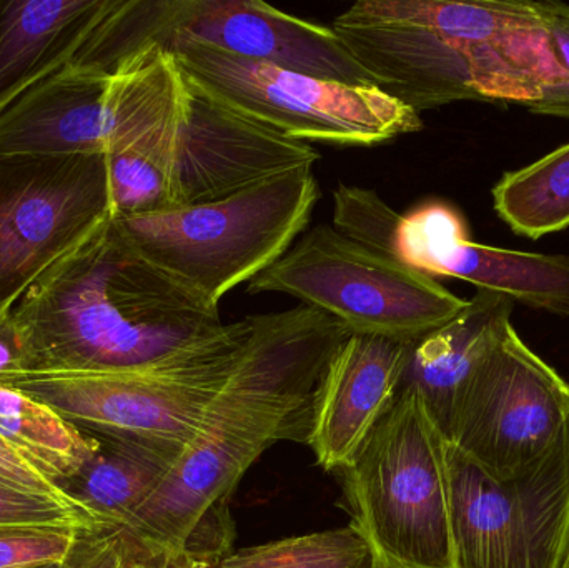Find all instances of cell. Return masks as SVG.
Returning a JSON list of instances; mask_svg holds the SVG:
<instances>
[{
	"instance_id": "cell-1",
	"label": "cell",
	"mask_w": 569,
	"mask_h": 568,
	"mask_svg": "<svg viewBox=\"0 0 569 568\" xmlns=\"http://www.w3.org/2000/svg\"><path fill=\"white\" fill-rule=\"evenodd\" d=\"M350 330L300 306L253 316L232 376L166 479L120 527L127 556L176 568H216L233 542L230 497L282 440L307 442L321 373Z\"/></svg>"
},
{
	"instance_id": "cell-2",
	"label": "cell",
	"mask_w": 569,
	"mask_h": 568,
	"mask_svg": "<svg viewBox=\"0 0 569 568\" xmlns=\"http://www.w3.org/2000/svg\"><path fill=\"white\" fill-rule=\"evenodd\" d=\"M23 373H152L239 342L252 319L219 307L153 266L116 220L53 263L12 312Z\"/></svg>"
},
{
	"instance_id": "cell-3",
	"label": "cell",
	"mask_w": 569,
	"mask_h": 568,
	"mask_svg": "<svg viewBox=\"0 0 569 568\" xmlns=\"http://www.w3.org/2000/svg\"><path fill=\"white\" fill-rule=\"evenodd\" d=\"M331 29L418 113L461 100L528 107L563 79L530 0H360Z\"/></svg>"
},
{
	"instance_id": "cell-4",
	"label": "cell",
	"mask_w": 569,
	"mask_h": 568,
	"mask_svg": "<svg viewBox=\"0 0 569 568\" xmlns=\"http://www.w3.org/2000/svg\"><path fill=\"white\" fill-rule=\"evenodd\" d=\"M182 76L172 119L107 156L113 219L213 202L320 159L313 147L252 122Z\"/></svg>"
},
{
	"instance_id": "cell-5",
	"label": "cell",
	"mask_w": 569,
	"mask_h": 568,
	"mask_svg": "<svg viewBox=\"0 0 569 568\" xmlns=\"http://www.w3.org/2000/svg\"><path fill=\"white\" fill-rule=\"evenodd\" d=\"M447 449L420 397L400 390L340 467L350 526L371 566L457 568Z\"/></svg>"
},
{
	"instance_id": "cell-6",
	"label": "cell",
	"mask_w": 569,
	"mask_h": 568,
	"mask_svg": "<svg viewBox=\"0 0 569 568\" xmlns=\"http://www.w3.org/2000/svg\"><path fill=\"white\" fill-rule=\"evenodd\" d=\"M317 200L313 167H303L213 202L113 220L153 266L219 307L293 246Z\"/></svg>"
},
{
	"instance_id": "cell-7",
	"label": "cell",
	"mask_w": 569,
	"mask_h": 568,
	"mask_svg": "<svg viewBox=\"0 0 569 568\" xmlns=\"http://www.w3.org/2000/svg\"><path fill=\"white\" fill-rule=\"evenodd\" d=\"M183 76L160 43L113 76L69 66L0 113V153L110 156L162 129L180 102Z\"/></svg>"
},
{
	"instance_id": "cell-8",
	"label": "cell",
	"mask_w": 569,
	"mask_h": 568,
	"mask_svg": "<svg viewBox=\"0 0 569 568\" xmlns=\"http://www.w3.org/2000/svg\"><path fill=\"white\" fill-rule=\"evenodd\" d=\"M247 290L284 293L350 333L405 342L440 329L468 303L433 277L363 249L328 223L308 230Z\"/></svg>"
},
{
	"instance_id": "cell-9",
	"label": "cell",
	"mask_w": 569,
	"mask_h": 568,
	"mask_svg": "<svg viewBox=\"0 0 569 568\" xmlns=\"http://www.w3.org/2000/svg\"><path fill=\"white\" fill-rule=\"evenodd\" d=\"M213 99L284 139L377 146L423 129L420 113L377 86H348L196 42L167 47Z\"/></svg>"
},
{
	"instance_id": "cell-10",
	"label": "cell",
	"mask_w": 569,
	"mask_h": 568,
	"mask_svg": "<svg viewBox=\"0 0 569 568\" xmlns=\"http://www.w3.org/2000/svg\"><path fill=\"white\" fill-rule=\"evenodd\" d=\"M457 568H563L569 556V422L557 446L497 479L448 444Z\"/></svg>"
},
{
	"instance_id": "cell-11",
	"label": "cell",
	"mask_w": 569,
	"mask_h": 568,
	"mask_svg": "<svg viewBox=\"0 0 569 568\" xmlns=\"http://www.w3.org/2000/svg\"><path fill=\"white\" fill-rule=\"evenodd\" d=\"M109 219L107 156L0 153V317Z\"/></svg>"
},
{
	"instance_id": "cell-12",
	"label": "cell",
	"mask_w": 569,
	"mask_h": 568,
	"mask_svg": "<svg viewBox=\"0 0 569 568\" xmlns=\"http://www.w3.org/2000/svg\"><path fill=\"white\" fill-rule=\"evenodd\" d=\"M249 332L227 349L152 373H26L2 386L46 403L86 432L186 447L226 386Z\"/></svg>"
},
{
	"instance_id": "cell-13",
	"label": "cell",
	"mask_w": 569,
	"mask_h": 568,
	"mask_svg": "<svg viewBox=\"0 0 569 568\" xmlns=\"http://www.w3.org/2000/svg\"><path fill=\"white\" fill-rule=\"evenodd\" d=\"M569 422V383L511 326L465 389L448 444L507 479L547 456Z\"/></svg>"
},
{
	"instance_id": "cell-14",
	"label": "cell",
	"mask_w": 569,
	"mask_h": 568,
	"mask_svg": "<svg viewBox=\"0 0 569 568\" xmlns=\"http://www.w3.org/2000/svg\"><path fill=\"white\" fill-rule=\"evenodd\" d=\"M196 42L348 86H377L331 27L262 0H160L157 43ZM378 87V86H377Z\"/></svg>"
},
{
	"instance_id": "cell-15",
	"label": "cell",
	"mask_w": 569,
	"mask_h": 568,
	"mask_svg": "<svg viewBox=\"0 0 569 568\" xmlns=\"http://www.w3.org/2000/svg\"><path fill=\"white\" fill-rule=\"evenodd\" d=\"M391 257L433 279L463 280L478 292L569 319V256L473 242L463 216L448 203H423L401 216Z\"/></svg>"
},
{
	"instance_id": "cell-16",
	"label": "cell",
	"mask_w": 569,
	"mask_h": 568,
	"mask_svg": "<svg viewBox=\"0 0 569 568\" xmlns=\"http://www.w3.org/2000/svg\"><path fill=\"white\" fill-rule=\"evenodd\" d=\"M411 342L350 333L335 350L318 382L307 440L321 469L340 470L390 409Z\"/></svg>"
},
{
	"instance_id": "cell-17",
	"label": "cell",
	"mask_w": 569,
	"mask_h": 568,
	"mask_svg": "<svg viewBox=\"0 0 569 568\" xmlns=\"http://www.w3.org/2000/svg\"><path fill=\"white\" fill-rule=\"evenodd\" d=\"M513 300L478 292L440 329L413 340L400 390L417 393L445 439L471 377L513 323Z\"/></svg>"
},
{
	"instance_id": "cell-18",
	"label": "cell",
	"mask_w": 569,
	"mask_h": 568,
	"mask_svg": "<svg viewBox=\"0 0 569 568\" xmlns=\"http://www.w3.org/2000/svg\"><path fill=\"white\" fill-rule=\"evenodd\" d=\"M110 0L0 2V113L72 62Z\"/></svg>"
},
{
	"instance_id": "cell-19",
	"label": "cell",
	"mask_w": 569,
	"mask_h": 568,
	"mask_svg": "<svg viewBox=\"0 0 569 568\" xmlns=\"http://www.w3.org/2000/svg\"><path fill=\"white\" fill-rule=\"evenodd\" d=\"M87 434L96 439V449L60 489L102 529H120L156 492L182 447L116 434Z\"/></svg>"
},
{
	"instance_id": "cell-20",
	"label": "cell",
	"mask_w": 569,
	"mask_h": 568,
	"mask_svg": "<svg viewBox=\"0 0 569 568\" xmlns=\"http://www.w3.org/2000/svg\"><path fill=\"white\" fill-rule=\"evenodd\" d=\"M0 439L22 454L57 486L76 476L96 449V439L63 420L46 403L0 383Z\"/></svg>"
},
{
	"instance_id": "cell-21",
	"label": "cell",
	"mask_w": 569,
	"mask_h": 568,
	"mask_svg": "<svg viewBox=\"0 0 569 568\" xmlns=\"http://www.w3.org/2000/svg\"><path fill=\"white\" fill-rule=\"evenodd\" d=\"M493 207L518 236L537 240L569 227V143L493 187Z\"/></svg>"
},
{
	"instance_id": "cell-22",
	"label": "cell",
	"mask_w": 569,
	"mask_h": 568,
	"mask_svg": "<svg viewBox=\"0 0 569 568\" xmlns=\"http://www.w3.org/2000/svg\"><path fill=\"white\" fill-rule=\"evenodd\" d=\"M363 537L348 526L288 537L223 557L216 568H370Z\"/></svg>"
},
{
	"instance_id": "cell-23",
	"label": "cell",
	"mask_w": 569,
	"mask_h": 568,
	"mask_svg": "<svg viewBox=\"0 0 569 568\" xmlns=\"http://www.w3.org/2000/svg\"><path fill=\"white\" fill-rule=\"evenodd\" d=\"M401 213L375 190L340 186L333 192V227L341 236L378 256L393 259V239Z\"/></svg>"
},
{
	"instance_id": "cell-24",
	"label": "cell",
	"mask_w": 569,
	"mask_h": 568,
	"mask_svg": "<svg viewBox=\"0 0 569 568\" xmlns=\"http://www.w3.org/2000/svg\"><path fill=\"white\" fill-rule=\"evenodd\" d=\"M86 530L76 527L0 526V568L63 564Z\"/></svg>"
},
{
	"instance_id": "cell-25",
	"label": "cell",
	"mask_w": 569,
	"mask_h": 568,
	"mask_svg": "<svg viewBox=\"0 0 569 568\" xmlns=\"http://www.w3.org/2000/svg\"><path fill=\"white\" fill-rule=\"evenodd\" d=\"M0 526L102 527L77 504L62 497L30 492L0 480Z\"/></svg>"
},
{
	"instance_id": "cell-26",
	"label": "cell",
	"mask_w": 569,
	"mask_h": 568,
	"mask_svg": "<svg viewBox=\"0 0 569 568\" xmlns=\"http://www.w3.org/2000/svg\"><path fill=\"white\" fill-rule=\"evenodd\" d=\"M547 30L548 42L558 67L563 72L561 82L548 87L537 102L527 109L540 116L569 119V6L563 2H537Z\"/></svg>"
},
{
	"instance_id": "cell-27",
	"label": "cell",
	"mask_w": 569,
	"mask_h": 568,
	"mask_svg": "<svg viewBox=\"0 0 569 568\" xmlns=\"http://www.w3.org/2000/svg\"><path fill=\"white\" fill-rule=\"evenodd\" d=\"M127 546L119 529L80 532L63 568H123Z\"/></svg>"
},
{
	"instance_id": "cell-28",
	"label": "cell",
	"mask_w": 569,
	"mask_h": 568,
	"mask_svg": "<svg viewBox=\"0 0 569 568\" xmlns=\"http://www.w3.org/2000/svg\"><path fill=\"white\" fill-rule=\"evenodd\" d=\"M0 480L30 490V492L46 494V496L69 499L63 490L57 486L39 467L33 466L29 459L17 452L6 440L0 439Z\"/></svg>"
},
{
	"instance_id": "cell-29",
	"label": "cell",
	"mask_w": 569,
	"mask_h": 568,
	"mask_svg": "<svg viewBox=\"0 0 569 568\" xmlns=\"http://www.w3.org/2000/svg\"><path fill=\"white\" fill-rule=\"evenodd\" d=\"M22 373V346L9 313L0 317V383H7Z\"/></svg>"
},
{
	"instance_id": "cell-30",
	"label": "cell",
	"mask_w": 569,
	"mask_h": 568,
	"mask_svg": "<svg viewBox=\"0 0 569 568\" xmlns=\"http://www.w3.org/2000/svg\"><path fill=\"white\" fill-rule=\"evenodd\" d=\"M123 568H176L166 562H157V560L139 559V557L127 556L126 566Z\"/></svg>"
},
{
	"instance_id": "cell-31",
	"label": "cell",
	"mask_w": 569,
	"mask_h": 568,
	"mask_svg": "<svg viewBox=\"0 0 569 568\" xmlns=\"http://www.w3.org/2000/svg\"><path fill=\"white\" fill-rule=\"evenodd\" d=\"M36 568H63V564H50V566H40Z\"/></svg>"
},
{
	"instance_id": "cell-32",
	"label": "cell",
	"mask_w": 569,
	"mask_h": 568,
	"mask_svg": "<svg viewBox=\"0 0 569 568\" xmlns=\"http://www.w3.org/2000/svg\"><path fill=\"white\" fill-rule=\"evenodd\" d=\"M563 568H569V556H568L567 562H565Z\"/></svg>"
},
{
	"instance_id": "cell-33",
	"label": "cell",
	"mask_w": 569,
	"mask_h": 568,
	"mask_svg": "<svg viewBox=\"0 0 569 568\" xmlns=\"http://www.w3.org/2000/svg\"><path fill=\"white\" fill-rule=\"evenodd\" d=\"M370 568H383V567H375V566H371Z\"/></svg>"
}]
</instances>
